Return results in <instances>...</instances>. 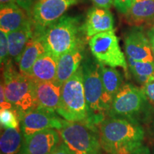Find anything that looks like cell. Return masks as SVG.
<instances>
[{"label":"cell","mask_w":154,"mask_h":154,"mask_svg":"<svg viewBox=\"0 0 154 154\" xmlns=\"http://www.w3.org/2000/svg\"><path fill=\"white\" fill-rule=\"evenodd\" d=\"M100 141L109 154H131L141 147L144 130L130 119L108 116L99 126Z\"/></svg>","instance_id":"1"},{"label":"cell","mask_w":154,"mask_h":154,"mask_svg":"<svg viewBox=\"0 0 154 154\" xmlns=\"http://www.w3.org/2000/svg\"><path fill=\"white\" fill-rule=\"evenodd\" d=\"M3 78L6 97L19 120L28 111L38 107L34 82L27 74L18 72L11 61L4 66Z\"/></svg>","instance_id":"2"},{"label":"cell","mask_w":154,"mask_h":154,"mask_svg":"<svg viewBox=\"0 0 154 154\" xmlns=\"http://www.w3.org/2000/svg\"><path fill=\"white\" fill-rule=\"evenodd\" d=\"M57 113L64 120L70 122L87 121V104L82 66L63 84Z\"/></svg>","instance_id":"3"},{"label":"cell","mask_w":154,"mask_h":154,"mask_svg":"<svg viewBox=\"0 0 154 154\" xmlns=\"http://www.w3.org/2000/svg\"><path fill=\"white\" fill-rule=\"evenodd\" d=\"M79 22L77 17L63 16L44 30L42 38L48 52L59 58L82 43Z\"/></svg>","instance_id":"4"},{"label":"cell","mask_w":154,"mask_h":154,"mask_svg":"<svg viewBox=\"0 0 154 154\" xmlns=\"http://www.w3.org/2000/svg\"><path fill=\"white\" fill-rule=\"evenodd\" d=\"M82 68L87 104L86 122L98 126L107 117L101 101L103 88L100 73V63L96 59L87 58L82 63Z\"/></svg>","instance_id":"5"},{"label":"cell","mask_w":154,"mask_h":154,"mask_svg":"<svg viewBox=\"0 0 154 154\" xmlns=\"http://www.w3.org/2000/svg\"><path fill=\"white\" fill-rule=\"evenodd\" d=\"M97 127L87 122L66 121L57 131L63 143L74 154H103Z\"/></svg>","instance_id":"6"},{"label":"cell","mask_w":154,"mask_h":154,"mask_svg":"<svg viewBox=\"0 0 154 154\" xmlns=\"http://www.w3.org/2000/svg\"><path fill=\"white\" fill-rule=\"evenodd\" d=\"M149 102L141 88L126 83L116 94L108 116L130 119L138 123V119L147 111Z\"/></svg>","instance_id":"7"},{"label":"cell","mask_w":154,"mask_h":154,"mask_svg":"<svg viewBox=\"0 0 154 154\" xmlns=\"http://www.w3.org/2000/svg\"><path fill=\"white\" fill-rule=\"evenodd\" d=\"M88 45L92 55L98 62L113 68L121 67L127 72L128 62L119 45L114 29L92 36Z\"/></svg>","instance_id":"8"},{"label":"cell","mask_w":154,"mask_h":154,"mask_svg":"<svg viewBox=\"0 0 154 154\" xmlns=\"http://www.w3.org/2000/svg\"><path fill=\"white\" fill-rule=\"evenodd\" d=\"M66 121L56 111L37 107L23 116L20 119V128L25 138L41 131L60 130Z\"/></svg>","instance_id":"9"},{"label":"cell","mask_w":154,"mask_h":154,"mask_svg":"<svg viewBox=\"0 0 154 154\" xmlns=\"http://www.w3.org/2000/svg\"><path fill=\"white\" fill-rule=\"evenodd\" d=\"M79 0H37L32 12L36 29L44 32Z\"/></svg>","instance_id":"10"},{"label":"cell","mask_w":154,"mask_h":154,"mask_svg":"<svg viewBox=\"0 0 154 154\" xmlns=\"http://www.w3.org/2000/svg\"><path fill=\"white\" fill-rule=\"evenodd\" d=\"M124 47L127 57L137 61H154L151 42L141 26H134L128 30L124 38Z\"/></svg>","instance_id":"11"},{"label":"cell","mask_w":154,"mask_h":154,"mask_svg":"<svg viewBox=\"0 0 154 154\" xmlns=\"http://www.w3.org/2000/svg\"><path fill=\"white\" fill-rule=\"evenodd\" d=\"M61 136L56 129L41 131L24 138L20 154H49L60 143Z\"/></svg>","instance_id":"12"},{"label":"cell","mask_w":154,"mask_h":154,"mask_svg":"<svg viewBox=\"0 0 154 154\" xmlns=\"http://www.w3.org/2000/svg\"><path fill=\"white\" fill-rule=\"evenodd\" d=\"M114 19L109 9L93 7L88 11L82 32L87 38L102 32L113 30Z\"/></svg>","instance_id":"13"},{"label":"cell","mask_w":154,"mask_h":154,"mask_svg":"<svg viewBox=\"0 0 154 154\" xmlns=\"http://www.w3.org/2000/svg\"><path fill=\"white\" fill-rule=\"evenodd\" d=\"M100 73L103 88L102 105L108 116L116 94L123 86V78L121 73L115 68L101 63H100Z\"/></svg>","instance_id":"14"},{"label":"cell","mask_w":154,"mask_h":154,"mask_svg":"<svg viewBox=\"0 0 154 154\" xmlns=\"http://www.w3.org/2000/svg\"><path fill=\"white\" fill-rule=\"evenodd\" d=\"M62 83L58 81L34 82V88L38 107L56 111L61 99Z\"/></svg>","instance_id":"15"},{"label":"cell","mask_w":154,"mask_h":154,"mask_svg":"<svg viewBox=\"0 0 154 154\" xmlns=\"http://www.w3.org/2000/svg\"><path fill=\"white\" fill-rule=\"evenodd\" d=\"M83 59L84 47L83 44L80 43L59 58L56 80L63 84L80 68Z\"/></svg>","instance_id":"16"},{"label":"cell","mask_w":154,"mask_h":154,"mask_svg":"<svg viewBox=\"0 0 154 154\" xmlns=\"http://www.w3.org/2000/svg\"><path fill=\"white\" fill-rule=\"evenodd\" d=\"M42 34L43 32L35 29L34 36L29 41L21 56L18 66L19 72L23 74H28L36 61L42 55L47 52L42 38Z\"/></svg>","instance_id":"17"},{"label":"cell","mask_w":154,"mask_h":154,"mask_svg":"<svg viewBox=\"0 0 154 154\" xmlns=\"http://www.w3.org/2000/svg\"><path fill=\"white\" fill-rule=\"evenodd\" d=\"M59 58L49 52L42 55L27 74L34 82H51L57 79Z\"/></svg>","instance_id":"18"},{"label":"cell","mask_w":154,"mask_h":154,"mask_svg":"<svg viewBox=\"0 0 154 154\" xmlns=\"http://www.w3.org/2000/svg\"><path fill=\"white\" fill-rule=\"evenodd\" d=\"M35 25L31 21L23 27L7 34L10 60L18 63L26 44L35 32Z\"/></svg>","instance_id":"19"},{"label":"cell","mask_w":154,"mask_h":154,"mask_svg":"<svg viewBox=\"0 0 154 154\" xmlns=\"http://www.w3.org/2000/svg\"><path fill=\"white\" fill-rule=\"evenodd\" d=\"M32 20V17L18 5L7 7L0 11V30L7 34L21 29Z\"/></svg>","instance_id":"20"},{"label":"cell","mask_w":154,"mask_h":154,"mask_svg":"<svg viewBox=\"0 0 154 154\" xmlns=\"http://www.w3.org/2000/svg\"><path fill=\"white\" fill-rule=\"evenodd\" d=\"M125 17L134 26L154 24V0H135Z\"/></svg>","instance_id":"21"},{"label":"cell","mask_w":154,"mask_h":154,"mask_svg":"<svg viewBox=\"0 0 154 154\" xmlns=\"http://www.w3.org/2000/svg\"><path fill=\"white\" fill-rule=\"evenodd\" d=\"M24 136L21 128H7L2 132L0 138L1 154H20Z\"/></svg>","instance_id":"22"},{"label":"cell","mask_w":154,"mask_h":154,"mask_svg":"<svg viewBox=\"0 0 154 154\" xmlns=\"http://www.w3.org/2000/svg\"><path fill=\"white\" fill-rule=\"evenodd\" d=\"M127 62L135 79L141 86L145 85L150 79L154 76V61H137L127 57Z\"/></svg>","instance_id":"23"},{"label":"cell","mask_w":154,"mask_h":154,"mask_svg":"<svg viewBox=\"0 0 154 154\" xmlns=\"http://www.w3.org/2000/svg\"><path fill=\"white\" fill-rule=\"evenodd\" d=\"M0 122L1 127L7 128H20V120L14 109H1L0 111Z\"/></svg>","instance_id":"24"},{"label":"cell","mask_w":154,"mask_h":154,"mask_svg":"<svg viewBox=\"0 0 154 154\" xmlns=\"http://www.w3.org/2000/svg\"><path fill=\"white\" fill-rule=\"evenodd\" d=\"M9 49L7 34L2 30H0V61L2 66H5L10 61Z\"/></svg>","instance_id":"25"},{"label":"cell","mask_w":154,"mask_h":154,"mask_svg":"<svg viewBox=\"0 0 154 154\" xmlns=\"http://www.w3.org/2000/svg\"><path fill=\"white\" fill-rule=\"evenodd\" d=\"M141 88L149 103L154 105V76L150 79L145 85L142 86Z\"/></svg>","instance_id":"26"},{"label":"cell","mask_w":154,"mask_h":154,"mask_svg":"<svg viewBox=\"0 0 154 154\" xmlns=\"http://www.w3.org/2000/svg\"><path fill=\"white\" fill-rule=\"evenodd\" d=\"M135 0H113V5L121 14H126Z\"/></svg>","instance_id":"27"},{"label":"cell","mask_w":154,"mask_h":154,"mask_svg":"<svg viewBox=\"0 0 154 154\" xmlns=\"http://www.w3.org/2000/svg\"><path fill=\"white\" fill-rule=\"evenodd\" d=\"M36 2L37 0H16L17 5L26 11L31 17H32V9Z\"/></svg>","instance_id":"28"},{"label":"cell","mask_w":154,"mask_h":154,"mask_svg":"<svg viewBox=\"0 0 154 154\" xmlns=\"http://www.w3.org/2000/svg\"><path fill=\"white\" fill-rule=\"evenodd\" d=\"M0 106H1V109H13L12 105L9 103L7 97H6L2 82H1V86H0Z\"/></svg>","instance_id":"29"},{"label":"cell","mask_w":154,"mask_h":154,"mask_svg":"<svg viewBox=\"0 0 154 154\" xmlns=\"http://www.w3.org/2000/svg\"><path fill=\"white\" fill-rule=\"evenodd\" d=\"M49 154H74L63 143H59Z\"/></svg>","instance_id":"30"},{"label":"cell","mask_w":154,"mask_h":154,"mask_svg":"<svg viewBox=\"0 0 154 154\" xmlns=\"http://www.w3.org/2000/svg\"><path fill=\"white\" fill-rule=\"evenodd\" d=\"M96 7L109 9L113 5V0H91Z\"/></svg>","instance_id":"31"},{"label":"cell","mask_w":154,"mask_h":154,"mask_svg":"<svg viewBox=\"0 0 154 154\" xmlns=\"http://www.w3.org/2000/svg\"><path fill=\"white\" fill-rule=\"evenodd\" d=\"M14 5H17L16 0H0V7H1V9Z\"/></svg>","instance_id":"32"},{"label":"cell","mask_w":154,"mask_h":154,"mask_svg":"<svg viewBox=\"0 0 154 154\" xmlns=\"http://www.w3.org/2000/svg\"><path fill=\"white\" fill-rule=\"evenodd\" d=\"M147 36L149 38L150 42H151L154 57V26H152V27L149 30V32H147Z\"/></svg>","instance_id":"33"},{"label":"cell","mask_w":154,"mask_h":154,"mask_svg":"<svg viewBox=\"0 0 154 154\" xmlns=\"http://www.w3.org/2000/svg\"><path fill=\"white\" fill-rule=\"evenodd\" d=\"M131 154H151V153H150L149 148L146 147V146H142L141 147L136 150V151L133 152Z\"/></svg>","instance_id":"34"}]
</instances>
